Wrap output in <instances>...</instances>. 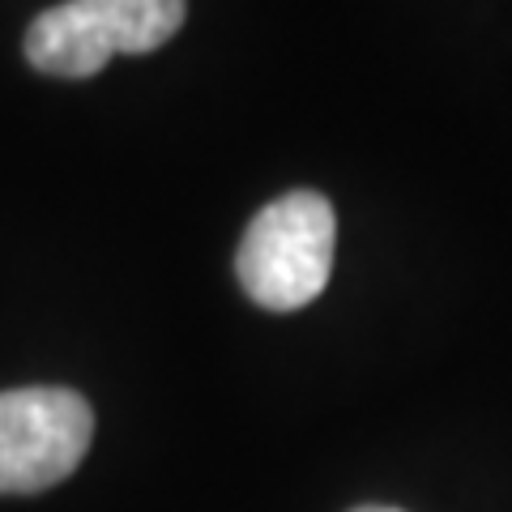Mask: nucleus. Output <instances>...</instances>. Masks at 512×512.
Masks as SVG:
<instances>
[{"label":"nucleus","mask_w":512,"mask_h":512,"mask_svg":"<svg viewBox=\"0 0 512 512\" xmlns=\"http://www.w3.org/2000/svg\"><path fill=\"white\" fill-rule=\"evenodd\" d=\"M333 244H338L333 205L312 188L286 192V197L269 201L239 239V286L252 303H261L269 312L308 308L329 286Z\"/></svg>","instance_id":"f257e3e1"},{"label":"nucleus","mask_w":512,"mask_h":512,"mask_svg":"<svg viewBox=\"0 0 512 512\" xmlns=\"http://www.w3.org/2000/svg\"><path fill=\"white\" fill-rule=\"evenodd\" d=\"M184 26V0H64L26 30L30 69L47 77H90L128 52L146 56Z\"/></svg>","instance_id":"f03ea898"},{"label":"nucleus","mask_w":512,"mask_h":512,"mask_svg":"<svg viewBox=\"0 0 512 512\" xmlns=\"http://www.w3.org/2000/svg\"><path fill=\"white\" fill-rule=\"evenodd\" d=\"M94 440L82 393L35 384L0 393V495H35L64 483Z\"/></svg>","instance_id":"7ed1b4c3"},{"label":"nucleus","mask_w":512,"mask_h":512,"mask_svg":"<svg viewBox=\"0 0 512 512\" xmlns=\"http://www.w3.org/2000/svg\"><path fill=\"white\" fill-rule=\"evenodd\" d=\"M355 512H397V508H355Z\"/></svg>","instance_id":"20e7f679"}]
</instances>
